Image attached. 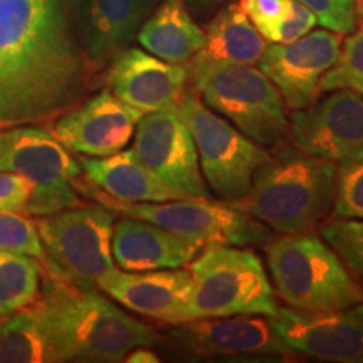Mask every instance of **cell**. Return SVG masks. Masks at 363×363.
<instances>
[{
	"mask_svg": "<svg viewBox=\"0 0 363 363\" xmlns=\"http://www.w3.org/2000/svg\"><path fill=\"white\" fill-rule=\"evenodd\" d=\"M142 116V113L121 103L111 91H101L59 118L54 125V136L78 155L110 157L131 142Z\"/></svg>",
	"mask_w": 363,
	"mask_h": 363,
	"instance_id": "16",
	"label": "cell"
},
{
	"mask_svg": "<svg viewBox=\"0 0 363 363\" xmlns=\"http://www.w3.org/2000/svg\"><path fill=\"white\" fill-rule=\"evenodd\" d=\"M303 110H294V147L308 155L335 163L363 155V96L352 89H335Z\"/></svg>",
	"mask_w": 363,
	"mask_h": 363,
	"instance_id": "13",
	"label": "cell"
},
{
	"mask_svg": "<svg viewBox=\"0 0 363 363\" xmlns=\"http://www.w3.org/2000/svg\"><path fill=\"white\" fill-rule=\"evenodd\" d=\"M101 206L125 217H136L197 240L203 247L262 246L271 239L269 227L240 211L233 202L217 203L207 199H177L167 202H121L101 190H91Z\"/></svg>",
	"mask_w": 363,
	"mask_h": 363,
	"instance_id": "8",
	"label": "cell"
},
{
	"mask_svg": "<svg viewBox=\"0 0 363 363\" xmlns=\"http://www.w3.org/2000/svg\"><path fill=\"white\" fill-rule=\"evenodd\" d=\"M190 81L208 108L233 121L259 145H278L288 135L284 99L261 69L194 57Z\"/></svg>",
	"mask_w": 363,
	"mask_h": 363,
	"instance_id": "5",
	"label": "cell"
},
{
	"mask_svg": "<svg viewBox=\"0 0 363 363\" xmlns=\"http://www.w3.org/2000/svg\"><path fill=\"white\" fill-rule=\"evenodd\" d=\"M220 0H185V4L187 6H192L194 9H197V11H208V9H212L216 6V4H219Z\"/></svg>",
	"mask_w": 363,
	"mask_h": 363,
	"instance_id": "35",
	"label": "cell"
},
{
	"mask_svg": "<svg viewBox=\"0 0 363 363\" xmlns=\"http://www.w3.org/2000/svg\"><path fill=\"white\" fill-rule=\"evenodd\" d=\"M291 4L293 0H239L240 9L246 12L259 34L283 19Z\"/></svg>",
	"mask_w": 363,
	"mask_h": 363,
	"instance_id": "32",
	"label": "cell"
},
{
	"mask_svg": "<svg viewBox=\"0 0 363 363\" xmlns=\"http://www.w3.org/2000/svg\"><path fill=\"white\" fill-rule=\"evenodd\" d=\"M337 163L283 150L256 170L247 195L235 207L279 234L310 233L331 211Z\"/></svg>",
	"mask_w": 363,
	"mask_h": 363,
	"instance_id": "3",
	"label": "cell"
},
{
	"mask_svg": "<svg viewBox=\"0 0 363 363\" xmlns=\"http://www.w3.org/2000/svg\"><path fill=\"white\" fill-rule=\"evenodd\" d=\"M0 247L34 259H45L38 224L21 212H0Z\"/></svg>",
	"mask_w": 363,
	"mask_h": 363,
	"instance_id": "29",
	"label": "cell"
},
{
	"mask_svg": "<svg viewBox=\"0 0 363 363\" xmlns=\"http://www.w3.org/2000/svg\"><path fill=\"white\" fill-rule=\"evenodd\" d=\"M57 362L51 335L38 303L12 313L0 323V363Z\"/></svg>",
	"mask_w": 363,
	"mask_h": 363,
	"instance_id": "24",
	"label": "cell"
},
{
	"mask_svg": "<svg viewBox=\"0 0 363 363\" xmlns=\"http://www.w3.org/2000/svg\"><path fill=\"white\" fill-rule=\"evenodd\" d=\"M310 9L323 29L350 34L358 22V0H296Z\"/></svg>",
	"mask_w": 363,
	"mask_h": 363,
	"instance_id": "30",
	"label": "cell"
},
{
	"mask_svg": "<svg viewBox=\"0 0 363 363\" xmlns=\"http://www.w3.org/2000/svg\"><path fill=\"white\" fill-rule=\"evenodd\" d=\"M363 13V0H358V16Z\"/></svg>",
	"mask_w": 363,
	"mask_h": 363,
	"instance_id": "36",
	"label": "cell"
},
{
	"mask_svg": "<svg viewBox=\"0 0 363 363\" xmlns=\"http://www.w3.org/2000/svg\"><path fill=\"white\" fill-rule=\"evenodd\" d=\"M33 184L22 175L0 172V212H21L29 202Z\"/></svg>",
	"mask_w": 363,
	"mask_h": 363,
	"instance_id": "33",
	"label": "cell"
},
{
	"mask_svg": "<svg viewBox=\"0 0 363 363\" xmlns=\"http://www.w3.org/2000/svg\"><path fill=\"white\" fill-rule=\"evenodd\" d=\"M113 211L101 207H72L40 217L38 230L45 259L56 276L86 288L116 267L113 259Z\"/></svg>",
	"mask_w": 363,
	"mask_h": 363,
	"instance_id": "10",
	"label": "cell"
},
{
	"mask_svg": "<svg viewBox=\"0 0 363 363\" xmlns=\"http://www.w3.org/2000/svg\"><path fill=\"white\" fill-rule=\"evenodd\" d=\"M189 264L192 274L189 321L238 315L271 316L278 310L262 261L251 249L212 244Z\"/></svg>",
	"mask_w": 363,
	"mask_h": 363,
	"instance_id": "6",
	"label": "cell"
},
{
	"mask_svg": "<svg viewBox=\"0 0 363 363\" xmlns=\"http://www.w3.org/2000/svg\"><path fill=\"white\" fill-rule=\"evenodd\" d=\"M266 256L276 291L289 308L325 313L363 303V289L333 249L315 234L269 239Z\"/></svg>",
	"mask_w": 363,
	"mask_h": 363,
	"instance_id": "4",
	"label": "cell"
},
{
	"mask_svg": "<svg viewBox=\"0 0 363 363\" xmlns=\"http://www.w3.org/2000/svg\"><path fill=\"white\" fill-rule=\"evenodd\" d=\"M335 89H352L363 96V13L357 27L342 43L335 65L325 72L318 94Z\"/></svg>",
	"mask_w": 363,
	"mask_h": 363,
	"instance_id": "26",
	"label": "cell"
},
{
	"mask_svg": "<svg viewBox=\"0 0 363 363\" xmlns=\"http://www.w3.org/2000/svg\"><path fill=\"white\" fill-rule=\"evenodd\" d=\"M40 291L38 261L0 247V316L33 305Z\"/></svg>",
	"mask_w": 363,
	"mask_h": 363,
	"instance_id": "25",
	"label": "cell"
},
{
	"mask_svg": "<svg viewBox=\"0 0 363 363\" xmlns=\"http://www.w3.org/2000/svg\"><path fill=\"white\" fill-rule=\"evenodd\" d=\"M0 172L33 184L24 216L44 217L81 206L72 189L81 174L79 162L51 131L34 126L0 130Z\"/></svg>",
	"mask_w": 363,
	"mask_h": 363,
	"instance_id": "7",
	"label": "cell"
},
{
	"mask_svg": "<svg viewBox=\"0 0 363 363\" xmlns=\"http://www.w3.org/2000/svg\"><path fill=\"white\" fill-rule=\"evenodd\" d=\"M84 62L62 0H0V126L34 123L74 101Z\"/></svg>",
	"mask_w": 363,
	"mask_h": 363,
	"instance_id": "1",
	"label": "cell"
},
{
	"mask_svg": "<svg viewBox=\"0 0 363 363\" xmlns=\"http://www.w3.org/2000/svg\"><path fill=\"white\" fill-rule=\"evenodd\" d=\"M320 235L340 257L345 269L363 289V219H337L325 222Z\"/></svg>",
	"mask_w": 363,
	"mask_h": 363,
	"instance_id": "27",
	"label": "cell"
},
{
	"mask_svg": "<svg viewBox=\"0 0 363 363\" xmlns=\"http://www.w3.org/2000/svg\"><path fill=\"white\" fill-rule=\"evenodd\" d=\"M170 333L179 350L195 357L288 355L269 320L254 315L203 318L175 325Z\"/></svg>",
	"mask_w": 363,
	"mask_h": 363,
	"instance_id": "18",
	"label": "cell"
},
{
	"mask_svg": "<svg viewBox=\"0 0 363 363\" xmlns=\"http://www.w3.org/2000/svg\"><path fill=\"white\" fill-rule=\"evenodd\" d=\"M157 0H72L86 61L111 62L138 34Z\"/></svg>",
	"mask_w": 363,
	"mask_h": 363,
	"instance_id": "19",
	"label": "cell"
},
{
	"mask_svg": "<svg viewBox=\"0 0 363 363\" xmlns=\"http://www.w3.org/2000/svg\"><path fill=\"white\" fill-rule=\"evenodd\" d=\"M331 208L337 219H363V155L337 163V190Z\"/></svg>",
	"mask_w": 363,
	"mask_h": 363,
	"instance_id": "28",
	"label": "cell"
},
{
	"mask_svg": "<svg viewBox=\"0 0 363 363\" xmlns=\"http://www.w3.org/2000/svg\"><path fill=\"white\" fill-rule=\"evenodd\" d=\"M133 153L157 177L187 199H206L192 133L177 108L147 113L135 130Z\"/></svg>",
	"mask_w": 363,
	"mask_h": 363,
	"instance_id": "12",
	"label": "cell"
},
{
	"mask_svg": "<svg viewBox=\"0 0 363 363\" xmlns=\"http://www.w3.org/2000/svg\"><path fill=\"white\" fill-rule=\"evenodd\" d=\"M201 249L197 240L136 217H125L113 225V259L123 271L177 269L189 264Z\"/></svg>",
	"mask_w": 363,
	"mask_h": 363,
	"instance_id": "20",
	"label": "cell"
},
{
	"mask_svg": "<svg viewBox=\"0 0 363 363\" xmlns=\"http://www.w3.org/2000/svg\"><path fill=\"white\" fill-rule=\"evenodd\" d=\"M96 288L138 315L169 325L189 321L192 274L189 269L123 271L113 267L98 279Z\"/></svg>",
	"mask_w": 363,
	"mask_h": 363,
	"instance_id": "17",
	"label": "cell"
},
{
	"mask_svg": "<svg viewBox=\"0 0 363 363\" xmlns=\"http://www.w3.org/2000/svg\"><path fill=\"white\" fill-rule=\"evenodd\" d=\"M289 353L337 363H363V303L337 311L279 308L267 316Z\"/></svg>",
	"mask_w": 363,
	"mask_h": 363,
	"instance_id": "11",
	"label": "cell"
},
{
	"mask_svg": "<svg viewBox=\"0 0 363 363\" xmlns=\"http://www.w3.org/2000/svg\"><path fill=\"white\" fill-rule=\"evenodd\" d=\"M177 110L192 133L199 165L211 189L229 202L246 197L254 174L271 153L208 110L195 94L185 93Z\"/></svg>",
	"mask_w": 363,
	"mask_h": 363,
	"instance_id": "9",
	"label": "cell"
},
{
	"mask_svg": "<svg viewBox=\"0 0 363 363\" xmlns=\"http://www.w3.org/2000/svg\"><path fill=\"white\" fill-rule=\"evenodd\" d=\"M342 43V34L311 30L289 44L266 45L257 62L279 89L286 106L303 110L316 99L320 81L337 61Z\"/></svg>",
	"mask_w": 363,
	"mask_h": 363,
	"instance_id": "14",
	"label": "cell"
},
{
	"mask_svg": "<svg viewBox=\"0 0 363 363\" xmlns=\"http://www.w3.org/2000/svg\"><path fill=\"white\" fill-rule=\"evenodd\" d=\"M106 79L121 103L147 115L179 106L190 81V67L130 48L113 59Z\"/></svg>",
	"mask_w": 363,
	"mask_h": 363,
	"instance_id": "15",
	"label": "cell"
},
{
	"mask_svg": "<svg viewBox=\"0 0 363 363\" xmlns=\"http://www.w3.org/2000/svg\"><path fill=\"white\" fill-rule=\"evenodd\" d=\"M203 34L206 43L195 57L206 61L254 66L267 45L239 4L220 9L208 21Z\"/></svg>",
	"mask_w": 363,
	"mask_h": 363,
	"instance_id": "23",
	"label": "cell"
},
{
	"mask_svg": "<svg viewBox=\"0 0 363 363\" xmlns=\"http://www.w3.org/2000/svg\"><path fill=\"white\" fill-rule=\"evenodd\" d=\"M316 24V17L313 16L310 9L293 0L291 9H289L283 19L276 22L274 26H271L269 29H266L261 35L266 39V43L289 44L306 35L308 33H311L313 27Z\"/></svg>",
	"mask_w": 363,
	"mask_h": 363,
	"instance_id": "31",
	"label": "cell"
},
{
	"mask_svg": "<svg viewBox=\"0 0 363 363\" xmlns=\"http://www.w3.org/2000/svg\"><path fill=\"white\" fill-rule=\"evenodd\" d=\"M123 362L128 363H158L160 358L157 357V353H153L152 350H148V347H138L133 348L128 355L125 357Z\"/></svg>",
	"mask_w": 363,
	"mask_h": 363,
	"instance_id": "34",
	"label": "cell"
},
{
	"mask_svg": "<svg viewBox=\"0 0 363 363\" xmlns=\"http://www.w3.org/2000/svg\"><path fill=\"white\" fill-rule=\"evenodd\" d=\"M79 167L94 187L116 201L167 202L187 199L147 169L131 148L110 157H83Z\"/></svg>",
	"mask_w": 363,
	"mask_h": 363,
	"instance_id": "21",
	"label": "cell"
},
{
	"mask_svg": "<svg viewBox=\"0 0 363 363\" xmlns=\"http://www.w3.org/2000/svg\"><path fill=\"white\" fill-rule=\"evenodd\" d=\"M136 38L147 52L172 65H187L206 43L203 29L195 24L185 0H163Z\"/></svg>",
	"mask_w": 363,
	"mask_h": 363,
	"instance_id": "22",
	"label": "cell"
},
{
	"mask_svg": "<svg viewBox=\"0 0 363 363\" xmlns=\"http://www.w3.org/2000/svg\"><path fill=\"white\" fill-rule=\"evenodd\" d=\"M56 348L57 362H123L138 347L162 337L115 303L61 276L49 281L35 299Z\"/></svg>",
	"mask_w": 363,
	"mask_h": 363,
	"instance_id": "2",
	"label": "cell"
}]
</instances>
